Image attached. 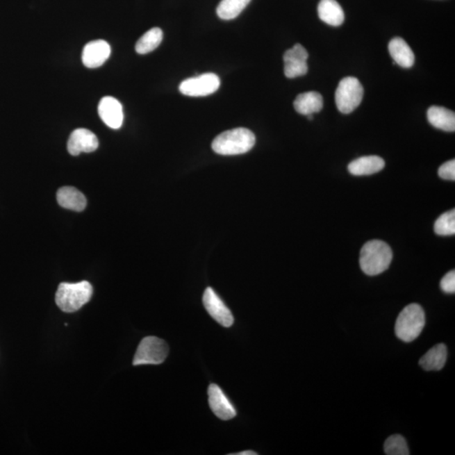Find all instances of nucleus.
<instances>
[{
  "label": "nucleus",
  "instance_id": "f257e3e1",
  "mask_svg": "<svg viewBox=\"0 0 455 455\" xmlns=\"http://www.w3.org/2000/svg\"><path fill=\"white\" fill-rule=\"evenodd\" d=\"M393 253L390 245L382 240H370L360 252L359 263L362 271L369 276L381 274L390 267Z\"/></svg>",
  "mask_w": 455,
  "mask_h": 455
},
{
  "label": "nucleus",
  "instance_id": "f03ea898",
  "mask_svg": "<svg viewBox=\"0 0 455 455\" xmlns=\"http://www.w3.org/2000/svg\"><path fill=\"white\" fill-rule=\"evenodd\" d=\"M256 144L251 130L238 128L220 133L213 141V151L221 156H238L250 151Z\"/></svg>",
  "mask_w": 455,
  "mask_h": 455
},
{
  "label": "nucleus",
  "instance_id": "7ed1b4c3",
  "mask_svg": "<svg viewBox=\"0 0 455 455\" xmlns=\"http://www.w3.org/2000/svg\"><path fill=\"white\" fill-rule=\"evenodd\" d=\"M93 295V288L87 281L76 283H62L59 285L55 301L65 313H74L88 303Z\"/></svg>",
  "mask_w": 455,
  "mask_h": 455
},
{
  "label": "nucleus",
  "instance_id": "20e7f679",
  "mask_svg": "<svg viewBox=\"0 0 455 455\" xmlns=\"http://www.w3.org/2000/svg\"><path fill=\"white\" fill-rule=\"evenodd\" d=\"M425 312L418 304H411L403 308L395 322V335L404 342L417 339L425 327Z\"/></svg>",
  "mask_w": 455,
  "mask_h": 455
},
{
  "label": "nucleus",
  "instance_id": "39448f33",
  "mask_svg": "<svg viewBox=\"0 0 455 455\" xmlns=\"http://www.w3.org/2000/svg\"><path fill=\"white\" fill-rule=\"evenodd\" d=\"M363 92V87L357 78H342L336 91V108L344 114L353 113L361 104Z\"/></svg>",
  "mask_w": 455,
  "mask_h": 455
},
{
  "label": "nucleus",
  "instance_id": "423d86ee",
  "mask_svg": "<svg viewBox=\"0 0 455 455\" xmlns=\"http://www.w3.org/2000/svg\"><path fill=\"white\" fill-rule=\"evenodd\" d=\"M169 354V347L164 340L156 336H147L142 340L134 356L133 365H158L165 362Z\"/></svg>",
  "mask_w": 455,
  "mask_h": 455
},
{
  "label": "nucleus",
  "instance_id": "0eeeda50",
  "mask_svg": "<svg viewBox=\"0 0 455 455\" xmlns=\"http://www.w3.org/2000/svg\"><path fill=\"white\" fill-rule=\"evenodd\" d=\"M220 86V77L215 74L208 73L182 81L179 90L184 96L203 97L215 93Z\"/></svg>",
  "mask_w": 455,
  "mask_h": 455
},
{
  "label": "nucleus",
  "instance_id": "6e6552de",
  "mask_svg": "<svg viewBox=\"0 0 455 455\" xmlns=\"http://www.w3.org/2000/svg\"><path fill=\"white\" fill-rule=\"evenodd\" d=\"M308 53L301 44H295L283 55L285 76L290 78L304 76L308 72Z\"/></svg>",
  "mask_w": 455,
  "mask_h": 455
},
{
  "label": "nucleus",
  "instance_id": "1a4fd4ad",
  "mask_svg": "<svg viewBox=\"0 0 455 455\" xmlns=\"http://www.w3.org/2000/svg\"><path fill=\"white\" fill-rule=\"evenodd\" d=\"M203 302L206 311L216 322L224 327H231L233 323V316L229 308L225 306L212 288H206Z\"/></svg>",
  "mask_w": 455,
  "mask_h": 455
},
{
  "label": "nucleus",
  "instance_id": "9d476101",
  "mask_svg": "<svg viewBox=\"0 0 455 455\" xmlns=\"http://www.w3.org/2000/svg\"><path fill=\"white\" fill-rule=\"evenodd\" d=\"M98 113L103 122L110 129H119L124 124V109L116 98L103 97L99 103Z\"/></svg>",
  "mask_w": 455,
  "mask_h": 455
},
{
  "label": "nucleus",
  "instance_id": "9b49d317",
  "mask_svg": "<svg viewBox=\"0 0 455 455\" xmlns=\"http://www.w3.org/2000/svg\"><path fill=\"white\" fill-rule=\"evenodd\" d=\"M208 402L213 413L221 420H231L236 415V410L219 386L212 383L208 388Z\"/></svg>",
  "mask_w": 455,
  "mask_h": 455
},
{
  "label": "nucleus",
  "instance_id": "f8f14e48",
  "mask_svg": "<svg viewBox=\"0 0 455 455\" xmlns=\"http://www.w3.org/2000/svg\"><path fill=\"white\" fill-rule=\"evenodd\" d=\"M98 138L94 133L85 129H78L71 133L68 141V151L77 156L81 153H91L98 149Z\"/></svg>",
  "mask_w": 455,
  "mask_h": 455
},
{
  "label": "nucleus",
  "instance_id": "ddd939ff",
  "mask_svg": "<svg viewBox=\"0 0 455 455\" xmlns=\"http://www.w3.org/2000/svg\"><path fill=\"white\" fill-rule=\"evenodd\" d=\"M110 47L108 42L96 40L87 43L83 50L82 62L89 69L102 66L110 57Z\"/></svg>",
  "mask_w": 455,
  "mask_h": 455
},
{
  "label": "nucleus",
  "instance_id": "4468645a",
  "mask_svg": "<svg viewBox=\"0 0 455 455\" xmlns=\"http://www.w3.org/2000/svg\"><path fill=\"white\" fill-rule=\"evenodd\" d=\"M385 165V160L381 157L364 156L351 162L348 171L354 176H370L381 172Z\"/></svg>",
  "mask_w": 455,
  "mask_h": 455
},
{
  "label": "nucleus",
  "instance_id": "2eb2a0df",
  "mask_svg": "<svg viewBox=\"0 0 455 455\" xmlns=\"http://www.w3.org/2000/svg\"><path fill=\"white\" fill-rule=\"evenodd\" d=\"M389 51L395 65L409 69L415 62V55L410 46L401 38H395L389 44Z\"/></svg>",
  "mask_w": 455,
  "mask_h": 455
},
{
  "label": "nucleus",
  "instance_id": "dca6fc26",
  "mask_svg": "<svg viewBox=\"0 0 455 455\" xmlns=\"http://www.w3.org/2000/svg\"><path fill=\"white\" fill-rule=\"evenodd\" d=\"M57 200L61 207L75 212L84 210L87 205L84 194L74 187H63L59 189Z\"/></svg>",
  "mask_w": 455,
  "mask_h": 455
},
{
  "label": "nucleus",
  "instance_id": "f3484780",
  "mask_svg": "<svg viewBox=\"0 0 455 455\" xmlns=\"http://www.w3.org/2000/svg\"><path fill=\"white\" fill-rule=\"evenodd\" d=\"M323 97L316 91L300 94L294 102L296 112L306 116L320 113L323 108Z\"/></svg>",
  "mask_w": 455,
  "mask_h": 455
},
{
  "label": "nucleus",
  "instance_id": "a211bd4d",
  "mask_svg": "<svg viewBox=\"0 0 455 455\" xmlns=\"http://www.w3.org/2000/svg\"><path fill=\"white\" fill-rule=\"evenodd\" d=\"M427 119L434 128L442 131L454 132L455 114L452 110L441 106H432L427 110Z\"/></svg>",
  "mask_w": 455,
  "mask_h": 455
},
{
  "label": "nucleus",
  "instance_id": "6ab92c4d",
  "mask_svg": "<svg viewBox=\"0 0 455 455\" xmlns=\"http://www.w3.org/2000/svg\"><path fill=\"white\" fill-rule=\"evenodd\" d=\"M318 15L322 22L332 26H341L345 19L342 8L336 0H320Z\"/></svg>",
  "mask_w": 455,
  "mask_h": 455
},
{
  "label": "nucleus",
  "instance_id": "aec40b11",
  "mask_svg": "<svg viewBox=\"0 0 455 455\" xmlns=\"http://www.w3.org/2000/svg\"><path fill=\"white\" fill-rule=\"evenodd\" d=\"M448 351L444 343H439L423 355L419 364L426 371H439L445 367Z\"/></svg>",
  "mask_w": 455,
  "mask_h": 455
},
{
  "label": "nucleus",
  "instance_id": "412c9836",
  "mask_svg": "<svg viewBox=\"0 0 455 455\" xmlns=\"http://www.w3.org/2000/svg\"><path fill=\"white\" fill-rule=\"evenodd\" d=\"M162 40H163V31L158 27H154L142 35L137 42L136 51L140 54L151 53L160 45Z\"/></svg>",
  "mask_w": 455,
  "mask_h": 455
},
{
  "label": "nucleus",
  "instance_id": "4be33fe9",
  "mask_svg": "<svg viewBox=\"0 0 455 455\" xmlns=\"http://www.w3.org/2000/svg\"><path fill=\"white\" fill-rule=\"evenodd\" d=\"M250 2L251 0H221L217 7V17L224 21L235 19Z\"/></svg>",
  "mask_w": 455,
  "mask_h": 455
},
{
  "label": "nucleus",
  "instance_id": "5701e85b",
  "mask_svg": "<svg viewBox=\"0 0 455 455\" xmlns=\"http://www.w3.org/2000/svg\"><path fill=\"white\" fill-rule=\"evenodd\" d=\"M383 450L387 455H408L410 451L406 439L399 434H395L386 439Z\"/></svg>",
  "mask_w": 455,
  "mask_h": 455
},
{
  "label": "nucleus",
  "instance_id": "b1692460",
  "mask_svg": "<svg viewBox=\"0 0 455 455\" xmlns=\"http://www.w3.org/2000/svg\"><path fill=\"white\" fill-rule=\"evenodd\" d=\"M434 231L438 235H454L455 233V210L445 213L434 224Z\"/></svg>",
  "mask_w": 455,
  "mask_h": 455
},
{
  "label": "nucleus",
  "instance_id": "393cba45",
  "mask_svg": "<svg viewBox=\"0 0 455 455\" xmlns=\"http://www.w3.org/2000/svg\"><path fill=\"white\" fill-rule=\"evenodd\" d=\"M438 176L445 180H455V160L446 162L438 169Z\"/></svg>",
  "mask_w": 455,
  "mask_h": 455
},
{
  "label": "nucleus",
  "instance_id": "a878e982",
  "mask_svg": "<svg viewBox=\"0 0 455 455\" xmlns=\"http://www.w3.org/2000/svg\"><path fill=\"white\" fill-rule=\"evenodd\" d=\"M442 290L447 294H454L455 292V272L450 271L442 279L440 283Z\"/></svg>",
  "mask_w": 455,
  "mask_h": 455
},
{
  "label": "nucleus",
  "instance_id": "bb28decb",
  "mask_svg": "<svg viewBox=\"0 0 455 455\" xmlns=\"http://www.w3.org/2000/svg\"><path fill=\"white\" fill-rule=\"evenodd\" d=\"M256 454H257L254 452V451H243V452L235 454V455H256Z\"/></svg>",
  "mask_w": 455,
  "mask_h": 455
}]
</instances>
